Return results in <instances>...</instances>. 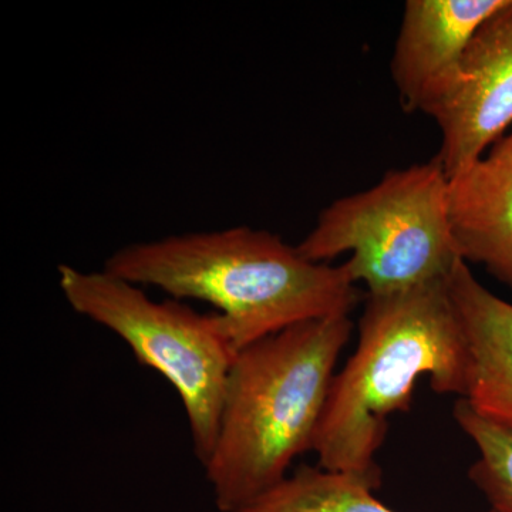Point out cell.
Returning <instances> with one entry per match:
<instances>
[{
	"instance_id": "6da1fadb",
	"label": "cell",
	"mask_w": 512,
	"mask_h": 512,
	"mask_svg": "<svg viewBox=\"0 0 512 512\" xmlns=\"http://www.w3.org/2000/svg\"><path fill=\"white\" fill-rule=\"evenodd\" d=\"M447 278L367 295L359 343L330 384L312 451L318 467L379 488L376 453L393 413L407 412L420 377L466 399L470 350Z\"/></svg>"
},
{
	"instance_id": "7a4b0ae2",
	"label": "cell",
	"mask_w": 512,
	"mask_h": 512,
	"mask_svg": "<svg viewBox=\"0 0 512 512\" xmlns=\"http://www.w3.org/2000/svg\"><path fill=\"white\" fill-rule=\"evenodd\" d=\"M103 269L178 301L211 303L237 353L299 323L349 316L360 301L346 264L309 261L279 235L249 227L126 245Z\"/></svg>"
},
{
	"instance_id": "3957f363",
	"label": "cell",
	"mask_w": 512,
	"mask_h": 512,
	"mask_svg": "<svg viewBox=\"0 0 512 512\" xmlns=\"http://www.w3.org/2000/svg\"><path fill=\"white\" fill-rule=\"evenodd\" d=\"M349 316L309 320L239 350L205 474L221 512H241L312 451Z\"/></svg>"
},
{
	"instance_id": "277c9868",
	"label": "cell",
	"mask_w": 512,
	"mask_h": 512,
	"mask_svg": "<svg viewBox=\"0 0 512 512\" xmlns=\"http://www.w3.org/2000/svg\"><path fill=\"white\" fill-rule=\"evenodd\" d=\"M298 251L326 264L346 261L369 295L406 291L447 278L460 261L450 217V180L436 158L389 171L370 190L340 198L320 212Z\"/></svg>"
},
{
	"instance_id": "5b68a950",
	"label": "cell",
	"mask_w": 512,
	"mask_h": 512,
	"mask_svg": "<svg viewBox=\"0 0 512 512\" xmlns=\"http://www.w3.org/2000/svg\"><path fill=\"white\" fill-rule=\"evenodd\" d=\"M59 286L70 308L116 333L143 366L160 373L183 402L195 457L205 466L217 440L222 399L235 352L218 313L178 299L157 302L106 269L62 264Z\"/></svg>"
},
{
	"instance_id": "8992f818",
	"label": "cell",
	"mask_w": 512,
	"mask_h": 512,
	"mask_svg": "<svg viewBox=\"0 0 512 512\" xmlns=\"http://www.w3.org/2000/svg\"><path fill=\"white\" fill-rule=\"evenodd\" d=\"M420 111L439 124L443 143L434 158L450 181L504 137L512 124V0L478 28Z\"/></svg>"
},
{
	"instance_id": "52a82bcc",
	"label": "cell",
	"mask_w": 512,
	"mask_h": 512,
	"mask_svg": "<svg viewBox=\"0 0 512 512\" xmlns=\"http://www.w3.org/2000/svg\"><path fill=\"white\" fill-rule=\"evenodd\" d=\"M508 0H409L392 60L403 109L420 111L478 28Z\"/></svg>"
},
{
	"instance_id": "ba28073f",
	"label": "cell",
	"mask_w": 512,
	"mask_h": 512,
	"mask_svg": "<svg viewBox=\"0 0 512 512\" xmlns=\"http://www.w3.org/2000/svg\"><path fill=\"white\" fill-rule=\"evenodd\" d=\"M450 217L461 258L512 289V131L450 181Z\"/></svg>"
},
{
	"instance_id": "9c48e42d",
	"label": "cell",
	"mask_w": 512,
	"mask_h": 512,
	"mask_svg": "<svg viewBox=\"0 0 512 512\" xmlns=\"http://www.w3.org/2000/svg\"><path fill=\"white\" fill-rule=\"evenodd\" d=\"M447 281L470 350L466 400L485 419L512 429V305L484 288L464 259Z\"/></svg>"
},
{
	"instance_id": "30bf717a",
	"label": "cell",
	"mask_w": 512,
	"mask_h": 512,
	"mask_svg": "<svg viewBox=\"0 0 512 512\" xmlns=\"http://www.w3.org/2000/svg\"><path fill=\"white\" fill-rule=\"evenodd\" d=\"M375 490L359 478L301 466L241 512H396L377 500Z\"/></svg>"
},
{
	"instance_id": "8fae6325",
	"label": "cell",
	"mask_w": 512,
	"mask_h": 512,
	"mask_svg": "<svg viewBox=\"0 0 512 512\" xmlns=\"http://www.w3.org/2000/svg\"><path fill=\"white\" fill-rule=\"evenodd\" d=\"M460 429L476 444L480 457L468 477L495 512H512V429L485 419L466 399L453 410Z\"/></svg>"
}]
</instances>
